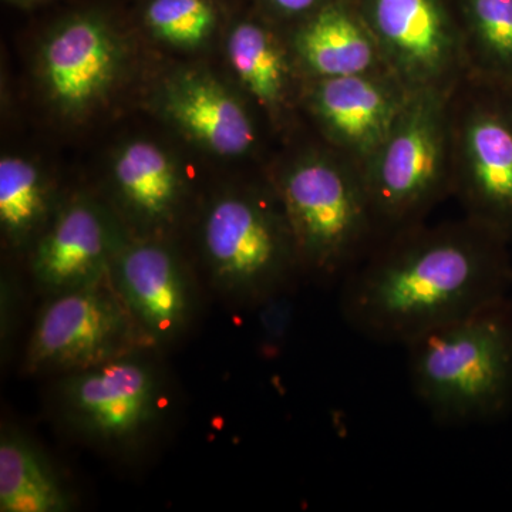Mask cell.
Masks as SVG:
<instances>
[{"instance_id":"5","label":"cell","mask_w":512,"mask_h":512,"mask_svg":"<svg viewBox=\"0 0 512 512\" xmlns=\"http://www.w3.org/2000/svg\"><path fill=\"white\" fill-rule=\"evenodd\" d=\"M448 113L451 198L463 217L512 244V89L466 74Z\"/></svg>"},{"instance_id":"6","label":"cell","mask_w":512,"mask_h":512,"mask_svg":"<svg viewBox=\"0 0 512 512\" xmlns=\"http://www.w3.org/2000/svg\"><path fill=\"white\" fill-rule=\"evenodd\" d=\"M202 247L212 278L234 298L262 303L302 271L278 195L268 190L228 194L208 211Z\"/></svg>"},{"instance_id":"1","label":"cell","mask_w":512,"mask_h":512,"mask_svg":"<svg viewBox=\"0 0 512 512\" xmlns=\"http://www.w3.org/2000/svg\"><path fill=\"white\" fill-rule=\"evenodd\" d=\"M510 247L463 215L403 229L342 279V318L372 342L407 346L510 299Z\"/></svg>"},{"instance_id":"15","label":"cell","mask_w":512,"mask_h":512,"mask_svg":"<svg viewBox=\"0 0 512 512\" xmlns=\"http://www.w3.org/2000/svg\"><path fill=\"white\" fill-rule=\"evenodd\" d=\"M286 37L305 80L387 70L357 0H330Z\"/></svg>"},{"instance_id":"10","label":"cell","mask_w":512,"mask_h":512,"mask_svg":"<svg viewBox=\"0 0 512 512\" xmlns=\"http://www.w3.org/2000/svg\"><path fill=\"white\" fill-rule=\"evenodd\" d=\"M410 93L387 70L306 80L301 109L319 140L365 167L389 136Z\"/></svg>"},{"instance_id":"16","label":"cell","mask_w":512,"mask_h":512,"mask_svg":"<svg viewBox=\"0 0 512 512\" xmlns=\"http://www.w3.org/2000/svg\"><path fill=\"white\" fill-rule=\"evenodd\" d=\"M227 57L242 89L269 123L281 127L301 109L305 77L293 59L288 37L271 25L252 19L238 22L229 30Z\"/></svg>"},{"instance_id":"22","label":"cell","mask_w":512,"mask_h":512,"mask_svg":"<svg viewBox=\"0 0 512 512\" xmlns=\"http://www.w3.org/2000/svg\"><path fill=\"white\" fill-rule=\"evenodd\" d=\"M329 2L330 0H265V5L276 18L298 23Z\"/></svg>"},{"instance_id":"21","label":"cell","mask_w":512,"mask_h":512,"mask_svg":"<svg viewBox=\"0 0 512 512\" xmlns=\"http://www.w3.org/2000/svg\"><path fill=\"white\" fill-rule=\"evenodd\" d=\"M146 22L168 45L195 49L211 36L217 18L208 0H151Z\"/></svg>"},{"instance_id":"8","label":"cell","mask_w":512,"mask_h":512,"mask_svg":"<svg viewBox=\"0 0 512 512\" xmlns=\"http://www.w3.org/2000/svg\"><path fill=\"white\" fill-rule=\"evenodd\" d=\"M383 62L409 92H450L467 74L453 0H357Z\"/></svg>"},{"instance_id":"14","label":"cell","mask_w":512,"mask_h":512,"mask_svg":"<svg viewBox=\"0 0 512 512\" xmlns=\"http://www.w3.org/2000/svg\"><path fill=\"white\" fill-rule=\"evenodd\" d=\"M120 249L103 214L89 202H73L40 238L33 274L55 293L104 284Z\"/></svg>"},{"instance_id":"12","label":"cell","mask_w":512,"mask_h":512,"mask_svg":"<svg viewBox=\"0 0 512 512\" xmlns=\"http://www.w3.org/2000/svg\"><path fill=\"white\" fill-rule=\"evenodd\" d=\"M113 288L151 342H170L187 328L192 289L177 256L156 242L124 245L110 274Z\"/></svg>"},{"instance_id":"7","label":"cell","mask_w":512,"mask_h":512,"mask_svg":"<svg viewBox=\"0 0 512 512\" xmlns=\"http://www.w3.org/2000/svg\"><path fill=\"white\" fill-rule=\"evenodd\" d=\"M57 393L67 423L106 447L138 443L156 426L163 409L156 369L134 352L69 373Z\"/></svg>"},{"instance_id":"17","label":"cell","mask_w":512,"mask_h":512,"mask_svg":"<svg viewBox=\"0 0 512 512\" xmlns=\"http://www.w3.org/2000/svg\"><path fill=\"white\" fill-rule=\"evenodd\" d=\"M113 177L121 201L138 220L163 224L177 211L183 190L180 173L156 144H126L114 160Z\"/></svg>"},{"instance_id":"4","label":"cell","mask_w":512,"mask_h":512,"mask_svg":"<svg viewBox=\"0 0 512 512\" xmlns=\"http://www.w3.org/2000/svg\"><path fill=\"white\" fill-rule=\"evenodd\" d=\"M450 93H410L389 136L363 167L382 239L429 221L451 198Z\"/></svg>"},{"instance_id":"9","label":"cell","mask_w":512,"mask_h":512,"mask_svg":"<svg viewBox=\"0 0 512 512\" xmlns=\"http://www.w3.org/2000/svg\"><path fill=\"white\" fill-rule=\"evenodd\" d=\"M138 333L144 335L114 288L55 293L36 320L26 365L69 375L134 352Z\"/></svg>"},{"instance_id":"18","label":"cell","mask_w":512,"mask_h":512,"mask_svg":"<svg viewBox=\"0 0 512 512\" xmlns=\"http://www.w3.org/2000/svg\"><path fill=\"white\" fill-rule=\"evenodd\" d=\"M72 500L47 458L22 433L0 437V511L64 512Z\"/></svg>"},{"instance_id":"11","label":"cell","mask_w":512,"mask_h":512,"mask_svg":"<svg viewBox=\"0 0 512 512\" xmlns=\"http://www.w3.org/2000/svg\"><path fill=\"white\" fill-rule=\"evenodd\" d=\"M123 49L114 30L99 16H74L57 26L40 55L46 92L63 113H84L111 89L119 76Z\"/></svg>"},{"instance_id":"19","label":"cell","mask_w":512,"mask_h":512,"mask_svg":"<svg viewBox=\"0 0 512 512\" xmlns=\"http://www.w3.org/2000/svg\"><path fill=\"white\" fill-rule=\"evenodd\" d=\"M467 74L512 89V0H453Z\"/></svg>"},{"instance_id":"13","label":"cell","mask_w":512,"mask_h":512,"mask_svg":"<svg viewBox=\"0 0 512 512\" xmlns=\"http://www.w3.org/2000/svg\"><path fill=\"white\" fill-rule=\"evenodd\" d=\"M165 116L198 146L229 158L248 157L261 134L251 110L207 73L178 74L165 86Z\"/></svg>"},{"instance_id":"2","label":"cell","mask_w":512,"mask_h":512,"mask_svg":"<svg viewBox=\"0 0 512 512\" xmlns=\"http://www.w3.org/2000/svg\"><path fill=\"white\" fill-rule=\"evenodd\" d=\"M271 184L302 271L322 281L342 282L382 239L362 165L322 140L279 165Z\"/></svg>"},{"instance_id":"20","label":"cell","mask_w":512,"mask_h":512,"mask_svg":"<svg viewBox=\"0 0 512 512\" xmlns=\"http://www.w3.org/2000/svg\"><path fill=\"white\" fill-rule=\"evenodd\" d=\"M49 212V192L42 174L25 158L0 160V225L16 247L35 235Z\"/></svg>"},{"instance_id":"3","label":"cell","mask_w":512,"mask_h":512,"mask_svg":"<svg viewBox=\"0 0 512 512\" xmlns=\"http://www.w3.org/2000/svg\"><path fill=\"white\" fill-rule=\"evenodd\" d=\"M414 396L437 423H490L512 407V296L404 346Z\"/></svg>"}]
</instances>
